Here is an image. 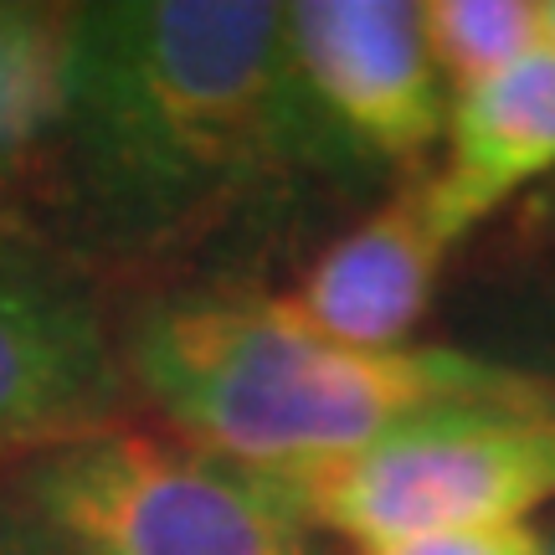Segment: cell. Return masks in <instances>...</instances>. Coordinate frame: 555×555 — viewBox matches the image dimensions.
I'll list each match as a JSON object with an SVG mask.
<instances>
[{
    "label": "cell",
    "instance_id": "obj_1",
    "mask_svg": "<svg viewBox=\"0 0 555 555\" xmlns=\"http://www.w3.org/2000/svg\"><path fill=\"white\" fill-rule=\"evenodd\" d=\"M314 191L273 0L73 5L47 211L88 262L185 258Z\"/></svg>",
    "mask_w": 555,
    "mask_h": 555
},
{
    "label": "cell",
    "instance_id": "obj_2",
    "mask_svg": "<svg viewBox=\"0 0 555 555\" xmlns=\"http://www.w3.org/2000/svg\"><path fill=\"white\" fill-rule=\"evenodd\" d=\"M114 330L129 391L180 442L273 483L356 453L416 412L535 386L457 345L350 350L304 330L278 294L242 283L144 294Z\"/></svg>",
    "mask_w": 555,
    "mask_h": 555
},
{
    "label": "cell",
    "instance_id": "obj_3",
    "mask_svg": "<svg viewBox=\"0 0 555 555\" xmlns=\"http://www.w3.org/2000/svg\"><path fill=\"white\" fill-rule=\"evenodd\" d=\"M314 530L386 545L448 530L530 525L555 504V386L448 401L356 453L278 478Z\"/></svg>",
    "mask_w": 555,
    "mask_h": 555
},
{
    "label": "cell",
    "instance_id": "obj_4",
    "mask_svg": "<svg viewBox=\"0 0 555 555\" xmlns=\"http://www.w3.org/2000/svg\"><path fill=\"white\" fill-rule=\"evenodd\" d=\"M5 489L88 555H319L283 483L176 433L119 422L21 463Z\"/></svg>",
    "mask_w": 555,
    "mask_h": 555
},
{
    "label": "cell",
    "instance_id": "obj_5",
    "mask_svg": "<svg viewBox=\"0 0 555 555\" xmlns=\"http://www.w3.org/2000/svg\"><path fill=\"white\" fill-rule=\"evenodd\" d=\"M283 62L319 185L427 176L453 93L406 0L283 5Z\"/></svg>",
    "mask_w": 555,
    "mask_h": 555
},
{
    "label": "cell",
    "instance_id": "obj_6",
    "mask_svg": "<svg viewBox=\"0 0 555 555\" xmlns=\"http://www.w3.org/2000/svg\"><path fill=\"white\" fill-rule=\"evenodd\" d=\"M119 330L78 268L31 237H0V463L119 427Z\"/></svg>",
    "mask_w": 555,
    "mask_h": 555
},
{
    "label": "cell",
    "instance_id": "obj_7",
    "mask_svg": "<svg viewBox=\"0 0 555 555\" xmlns=\"http://www.w3.org/2000/svg\"><path fill=\"white\" fill-rule=\"evenodd\" d=\"M453 247L437 237L422 176L330 237L304 262L283 309L314 335L350 350H406L433 314Z\"/></svg>",
    "mask_w": 555,
    "mask_h": 555
},
{
    "label": "cell",
    "instance_id": "obj_8",
    "mask_svg": "<svg viewBox=\"0 0 555 555\" xmlns=\"http://www.w3.org/2000/svg\"><path fill=\"white\" fill-rule=\"evenodd\" d=\"M555 176V57L540 47L515 67L457 93L442 129V159L422 196L448 247L483 232L515 196Z\"/></svg>",
    "mask_w": 555,
    "mask_h": 555
},
{
    "label": "cell",
    "instance_id": "obj_9",
    "mask_svg": "<svg viewBox=\"0 0 555 555\" xmlns=\"http://www.w3.org/2000/svg\"><path fill=\"white\" fill-rule=\"evenodd\" d=\"M73 5L0 0V237L21 201H47L67 99Z\"/></svg>",
    "mask_w": 555,
    "mask_h": 555
},
{
    "label": "cell",
    "instance_id": "obj_10",
    "mask_svg": "<svg viewBox=\"0 0 555 555\" xmlns=\"http://www.w3.org/2000/svg\"><path fill=\"white\" fill-rule=\"evenodd\" d=\"M457 350L555 386V242H535L519 262H499L453 298Z\"/></svg>",
    "mask_w": 555,
    "mask_h": 555
},
{
    "label": "cell",
    "instance_id": "obj_11",
    "mask_svg": "<svg viewBox=\"0 0 555 555\" xmlns=\"http://www.w3.org/2000/svg\"><path fill=\"white\" fill-rule=\"evenodd\" d=\"M416 11H422L427 52L453 99L540 52L535 0H427Z\"/></svg>",
    "mask_w": 555,
    "mask_h": 555
},
{
    "label": "cell",
    "instance_id": "obj_12",
    "mask_svg": "<svg viewBox=\"0 0 555 555\" xmlns=\"http://www.w3.org/2000/svg\"><path fill=\"white\" fill-rule=\"evenodd\" d=\"M360 555H540L535 525H504V530H448V535H412L365 545Z\"/></svg>",
    "mask_w": 555,
    "mask_h": 555
},
{
    "label": "cell",
    "instance_id": "obj_13",
    "mask_svg": "<svg viewBox=\"0 0 555 555\" xmlns=\"http://www.w3.org/2000/svg\"><path fill=\"white\" fill-rule=\"evenodd\" d=\"M0 555H88L47 519H37L11 489H0Z\"/></svg>",
    "mask_w": 555,
    "mask_h": 555
},
{
    "label": "cell",
    "instance_id": "obj_14",
    "mask_svg": "<svg viewBox=\"0 0 555 555\" xmlns=\"http://www.w3.org/2000/svg\"><path fill=\"white\" fill-rule=\"evenodd\" d=\"M530 242H555V191H545V201L535 206V217H530Z\"/></svg>",
    "mask_w": 555,
    "mask_h": 555
},
{
    "label": "cell",
    "instance_id": "obj_15",
    "mask_svg": "<svg viewBox=\"0 0 555 555\" xmlns=\"http://www.w3.org/2000/svg\"><path fill=\"white\" fill-rule=\"evenodd\" d=\"M535 11H540V47L555 57V0H535Z\"/></svg>",
    "mask_w": 555,
    "mask_h": 555
},
{
    "label": "cell",
    "instance_id": "obj_16",
    "mask_svg": "<svg viewBox=\"0 0 555 555\" xmlns=\"http://www.w3.org/2000/svg\"><path fill=\"white\" fill-rule=\"evenodd\" d=\"M540 555H555V525L551 530H540Z\"/></svg>",
    "mask_w": 555,
    "mask_h": 555
}]
</instances>
